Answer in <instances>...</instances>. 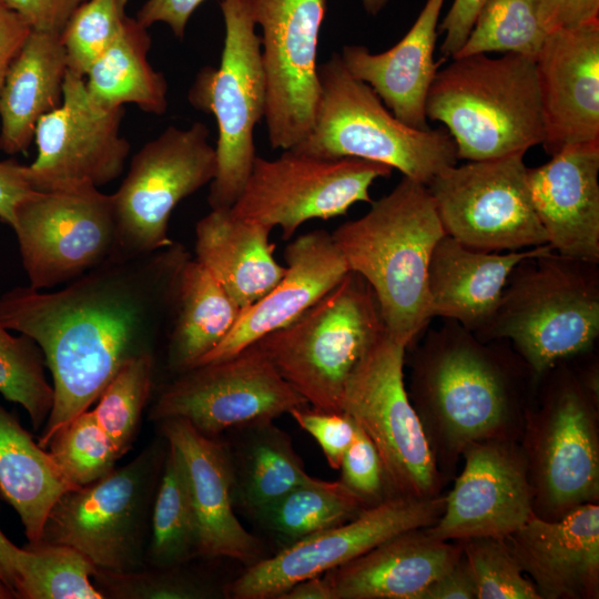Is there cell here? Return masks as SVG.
<instances>
[{
    "label": "cell",
    "instance_id": "cell-13",
    "mask_svg": "<svg viewBox=\"0 0 599 599\" xmlns=\"http://www.w3.org/2000/svg\"><path fill=\"white\" fill-rule=\"evenodd\" d=\"M524 152L469 161L427 185L445 233L473 250L510 252L548 244L528 185Z\"/></svg>",
    "mask_w": 599,
    "mask_h": 599
},
{
    "label": "cell",
    "instance_id": "cell-20",
    "mask_svg": "<svg viewBox=\"0 0 599 599\" xmlns=\"http://www.w3.org/2000/svg\"><path fill=\"white\" fill-rule=\"evenodd\" d=\"M444 509L426 530L440 540L506 538L534 514L532 489L521 446L515 437L473 443Z\"/></svg>",
    "mask_w": 599,
    "mask_h": 599
},
{
    "label": "cell",
    "instance_id": "cell-54",
    "mask_svg": "<svg viewBox=\"0 0 599 599\" xmlns=\"http://www.w3.org/2000/svg\"><path fill=\"white\" fill-rule=\"evenodd\" d=\"M277 599H333L332 589L324 575L301 580Z\"/></svg>",
    "mask_w": 599,
    "mask_h": 599
},
{
    "label": "cell",
    "instance_id": "cell-28",
    "mask_svg": "<svg viewBox=\"0 0 599 599\" xmlns=\"http://www.w3.org/2000/svg\"><path fill=\"white\" fill-rule=\"evenodd\" d=\"M550 248L545 244L506 253L483 252L445 234L434 247L428 267L432 317L456 321L479 336L490 324L514 267Z\"/></svg>",
    "mask_w": 599,
    "mask_h": 599
},
{
    "label": "cell",
    "instance_id": "cell-19",
    "mask_svg": "<svg viewBox=\"0 0 599 599\" xmlns=\"http://www.w3.org/2000/svg\"><path fill=\"white\" fill-rule=\"evenodd\" d=\"M124 106L103 109L88 94L84 78L68 70L62 103L35 128L37 158L27 165L37 191L100 187L118 179L131 145L121 135Z\"/></svg>",
    "mask_w": 599,
    "mask_h": 599
},
{
    "label": "cell",
    "instance_id": "cell-38",
    "mask_svg": "<svg viewBox=\"0 0 599 599\" xmlns=\"http://www.w3.org/2000/svg\"><path fill=\"white\" fill-rule=\"evenodd\" d=\"M539 0H486L454 55L504 52L536 59L548 33L538 17Z\"/></svg>",
    "mask_w": 599,
    "mask_h": 599
},
{
    "label": "cell",
    "instance_id": "cell-51",
    "mask_svg": "<svg viewBox=\"0 0 599 599\" xmlns=\"http://www.w3.org/2000/svg\"><path fill=\"white\" fill-rule=\"evenodd\" d=\"M33 191L28 166L16 160L0 161V221L11 226L18 204Z\"/></svg>",
    "mask_w": 599,
    "mask_h": 599
},
{
    "label": "cell",
    "instance_id": "cell-17",
    "mask_svg": "<svg viewBox=\"0 0 599 599\" xmlns=\"http://www.w3.org/2000/svg\"><path fill=\"white\" fill-rule=\"evenodd\" d=\"M444 501L443 495L389 497L344 524L301 539L246 567L223 587V595L231 599H277L296 582L322 576L395 535L434 525L443 512Z\"/></svg>",
    "mask_w": 599,
    "mask_h": 599
},
{
    "label": "cell",
    "instance_id": "cell-7",
    "mask_svg": "<svg viewBox=\"0 0 599 599\" xmlns=\"http://www.w3.org/2000/svg\"><path fill=\"white\" fill-rule=\"evenodd\" d=\"M524 439L534 514L558 519L599 499L598 397L561 362L537 380Z\"/></svg>",
    "mask_w": 599,
    "mask_h": 599
},
{
    "label": "cell",
    "instance_id": "cell-14",
    "mask_svg": "<svg viewBox=\"0 0 599 599\" xmlns=\"http://www.w3.org/2000/svg\"><path fill=\"white\" fill-rule=\"evenodd\" d=\"M388 165L355 158L321 159L284 150L274 159L256 155L231 207L243 220L280 226L290 240L306 221L344 215L357 202L372 203L369 189L390 176Z\"/></svg>",
    "mask_w": 599,
    "mask_h": 599
},
{
    "label": "cell",
    "instance_id": "cell-31",
    "mask_svg": "<svg viewBox=\"0 0 599 599\" xmlns=\"http://www.w3.org/2000/svg\"><path fill=\"white\" fill-rule=\"evenodd\" d=\"M225 441L234 506L253 518L295 486L308 480L290 435L273 420L232 428Z\"/></svg>",
    "mask_w": 599,
    "mask_h": 599
},
{
    "label": "cell",
    "instance_id": "cell-37",
    "mask_svg": "<svg viewBox=\"0 0 599 599\" xmlns=\"http://www.w3.org/2000/svg\"><path fill=\"white\" fill-rule=\"evenodd\" d=\"M97 568L67 546L29 544L17 562V595L23 599H101L90 580Z\"/></svg>",
    "mask_w": 599,
    "mask_h": 599
},
{
    "label": "cell",
    "instance_id": "cell-57",
    "mask_svg": "<svg viewBox=\"0 0 599 599\" xmlns=\"http://www.w3.org/2000/svg\"><path fill=\"white\" fill-rule=\"evenodd\" d=\"M17 598L16 593L0 579V599Z\"/></svg>",
    "mask_w": 599,
    "mask_h": 599
},
{
    "label": "cell",
    "instance_id": "cell-34",
    "mask_svg": "<svg viewBox=\"0 0 599 599\" xmlns=\"http://www.w3.org/2000/svg\"><path fill=\"white\" fill-rule=\"evenodd\" d=\"M150 48L148 28L129 17L121 34L84 77L91 100L103 109L132 103L143 112L164 114L167 82L164 74L150 64Z\"/></svg>",
    "mask_w": 599,
    "mask_h": 599
},
{
    "label": "cell",
    "instance_id": "cell-3",
    "mask_svg": "<svg viewBox=\"0 0 599 599\" xmlns=\"http://www.w3.org/2000/svg\"><path fill=\"white\" fill-rule=\"evenodd\" d=\"M445 234L427 186L407 176L331 234L348 270L372 288L385 329L407 349L433 319L428 267Z\"/></svg>",
    "mask_w": 599,
    "mask_h": 599
},
{
    "label": "cell",
    "instance_id": "cell-49",
    "mask_svg": "<svg viewBox=\"0 0 599 599\" xmlns=\"http://www.w3.org/2000/svg\"><path fill=\"white\" fill-rule=\"evenodd\" d=\"M205 0H146L136 12L135 19L149 28L154 23L167 24L173 34L182 40L193 12Z\"/></svg>",
    "mask_w": 599,
    "mask_h": 599
},
{
    "label": "cell",
    "instance_id": "cell-29",
    "mask_svg": "<svg viewBox=\"0 0 599 599\" xmlns=\"http://www.w3.org/2000/svg\"><path fill=\"white\" fill-rule=\"evenodd\" d=\"M272 229L215 209L195 226V253L200 262L232 300L246 308L262 298L285 273L268 242Z\"/></svg>",
    "mask_w": 599,
    "mask_h": 599
},
{
    "label": "cell",
    "instance_id": "cell-22",
    "mask_svg": "<svg viewBox=\"0 0 599 599\" xmlns=\"http://www.w3.org/2000/svg\"><path fill=\"white\" fill-rule=\"evenodd\" d=\"M504 539L540 599L598 598V502L552 520L532 514Z\"/></svg>",
    "mask_w": 599,
    "mask_h": 599
},
{
    "label": "cell",
    "instance_id": "cell-2",
    "mask_svg": "<svg viewBox=\"0 0 599 599\" xmlns=\"http://www.w3.org/2000/svg\"><path fill=\"white\" fill-rule=\"evenodd\" d=\"M537 380L506 339L483 341L447 318L424 332L410 359L408 396L441 474L473 443L514 437Z\"/></svg>",
    "mask_w": 599,
    "mask_h": 599
},
{
    "label": "cell",
    "instance_id": "cell-6",
    "mask_svg": "<svg viewBox=\"0 0 599 599\" xmlns=\"http://www.w3.org/2000/svg\"><path fill=\"white\" fill-rule=\"evenodd\" d=\"M317 72L319 97L312 130L290 150L382 163L426 186L457 163L447 130H418L399 121L368 84L346 70L339 53L319 64Z\"/></svg>",
    "mask_w": 599,
    "mask_h": 599
},
{
    "label": "cell",
    "instance_id": "cell-44",
    "mask_svg": "<svg viewBox=\"0 0 599 599\" xmlns=\"http://www.w3.org/2000/svg\"><path fill=\"white\" fill-rule=\"evenodd\" d=\"M180 567L159 568L158 572L126 575L97 572L112 593L139 599H204L215 597L209 585L179 571Z\"/></svg>",
    "mask_w": 599,
    "mask_h": 599
},
{
    "label": "cell",
    "instance_id": "cell-1",
    "mask_svg": "<svg viewBox=\"0 0 599 599\" xmlns=\"http://www.w3.org/2000/svg\"><path fill=\"white\" fill-rule=\"evenodd\" d=\"M185 247L110 256L58 291L17 286L0 295V321L32 338L50 369L53 405L39 445L98 400L128 362L153 356L167 336Z\"/></svg>",
    "mask_w": 599,
    "mask_h": 599
},
{
    "label": "cell",
    "instance_id": "cell-15",
    "mask_svg": "<svg viewBox=\"0 0 599 599\" xmlns=\"http://www.w3.org/2000/svg\"><path fill=\"white\" fill-rule=\"evenodd\" d=\"M29 286L68 284L109 258L116 242L112 194L93 185L33 191L10 226Z\"/></svg>",
    "mask_w": 599,
    "mask_h": 599
},
{
    "label": "cell",
    "instance_id": "cell-53",
    "mask_svg": "<svg viewBox=\"0 0 599 599\" xmlns=\"http://www.w3.org/2000/svg\"><path fill=\"white\" fill-rule=\"evenodd\" d=\"M419 599H476L475 583L463 554L451 568L424 589Z\"/></svg>",
    "mask_w": 599,
    "mask_h": 599
},
{
    "label": "cell",
    "instance_id": "cell-11",
    "mask_svg": "<svg viewBox=\"0 0 599 599\" xmlns=\"http://www.w3.org/2000/svg\"><path fill=\"white\" fill-rule=\"evenodd\" d=\"M406 351L384 329L349 374L342 412L375 445L390 497L430 498L444 477L405 386Z\"/></svg>",
    "mask_w": 599,
    "mask_h": 599
},
{
    "label": "cell",
    "instance_id": "cell-50",
    "mask_svg": "<svg viewBox=\"0 0 599 599\" xmlns=\"http://www.w3.org/2000/svg\"><path fill=\"white\" fill-rule=\"evenodd\" d=\"M486 0H455L439 29L445 32L440 51L454 57L466 42L477 14Z\"/></svg>",
    "mask_w": 599,
    "mask_h": 599
},
{
    "label": "cell",
    "instance_id": "cell-42",
    "mask_svg": "<svg viewBox=\"0 0 599 599\" xmlns=\"http://www.w3.org/2000/svg\"><path fill=\"white\" fill-rule=\"evenodd\" d=\"M128 3L129 0H87L75 9L60 34L69 71L85 77L124 29Z\"/></svg>",
    "mask_w": 599,
    "mask_h": 599
},
{
    "label": "cell",
    "instance_id": "cell-43",
    "mask_svg": "<svg viewBox=\"0 0 599 599\" xmlns=\"http://www.w3.org/2000/svg\"><path fill=\"white\" fill-rule=\"evenodd\" d=\"M470 570L476 599H540L504 538L458 540Z\"/></svg>",
    "mask_w": 599,
    "mask_h": 599
},
{
    "label": "cell",
    "instance_id": "cell-45",
    "mask_svg": "<svg viewBox=\"0 0 599 599\" xmlns=\"http://www.w3.org/2000/svg\"><path fill=\"white\" fill-rule=\"evenodd\" d=\"M339 469V480L366 506L377 505L390 497L378 451L359 427Z\"/></svg>",
    "mask_w": 599,
    "mask_h": 599
},
{
    "label": "cell",
    "instance_id": "cell-4",
    "mask_svg": "<svg viewBox=\"0 0 599 599\" xmlns=\"http://www.w3.org/2000/svg\"><path fill=\"white\" fill-rule=\"evenodd\" d=\"M599 336V263L552 248L511 271L483 341L506 339L539 378L593 349Z\"/></svg>",
    "mask_w": 599,
    "mask_h": 599
},
{
    "label": "cell",
    "instance_id": "cell-8",
    "mask_svg": "<svg viewBox=\"0 0 599 599\" xmlns=\"http://www.w3.org/2000/svg\"><path fill=\"white\" fill-rule=\"evenodd\" d=\"M384 329L372 288L349 271L297 319L253 344L308 405L342 412L349 374Z\"/></svg>",
    "mask_w": 599,
    "mask_h": 599
},
{
    "label": "cell",
    "instance_id": "cell-47",
    "mask_svg": "<svg viewBox=\"0 0 599 599\" xmlns=\"http://www.w3.org/2000/svg\"><path fill=\"white\" fill-rule=\"evenodd\" d=\"M31 30L60 35L75 9L87 0H1Z\"/></svg>",
    "mask_w": 599,
    "mask_h": 599
},
{
    "label": "cell",
    "instance_id": "cell-21",
    "mask_svg": "<svg viewBox=\"0 0 599 599\" xmlns=\"http://www.w3.org/2000/svg\"><path fill=\"white\" fill-rule=\"evenodd\" d=\"M535 65L547 153L599 142V22L548 33Z\"/></svg>",
    "mask_w": 599,
    "mask_h": 599
},
{
    "label": "cell",
    "instance_id": "cell-36",
    "mask_svg": "<svg viewBox=\"0 0 599 599\" xmlns=\"http://www.w3.org/2000/svg\"><path fill=\"white\" fill-rule=\"evenodd\" d=\"M150 524L146 559L156 569L180 567L199 556V526L186 466L177 448L170 443Z\"/></svg>",
    "mask_w": 599,
    "mask_h": 599
},
{
    "label": "cell",
    "instance_id": "cell-10",
    "mask_svg": "<svg viewBox=\"0 0 599 599\" xmlns=\"http://www.w3.org/2000/svg\"><path fill=\"white\" fill-rule=\"evenodd\" d=\"M220 7L225 26L220 65L201 69L189 91L190 103L213 114L217 124V170L207 195L211 210L230 209L240 196L256 158L254 130L265 115L267 99L251 0H221Z\"/></svg>",
    "mask_w": 599,
    "mask_h": 599
},
{
    "label": "cell",
    "instance_id": "cell-5",
    "mask_svg": "<svg viewBox=\"0 0 599 599\" xmlns=\"http://www.w3.org/2000/svg\"><path fill=\"white\" fill-rule=\"evenodd\" d=\"M441 122L457 158L484 161L542 144L544 122L535 60L505 53L453 58L438 70L425 105Z\"/></svg>",
    "mask_w": 599,
    "mask_h": 599
},
{
    "label": "cell",
    "instance_id": "cell-25",
    "mask_svg": "<svg viewBox=\"0 0 599 599\" xmlns=\"http://www.w3.org/2000/svg\"><path fill=\"white\" fill-rule=\"evenodd\" d=\"M160 423L164 438L177 448L186 466L199 526V556L225 557L246 567L267 557L262 540L234 512L225 441L201 434L181 418Z\"/></svg>",
    "mask_w": 599,
    "mask_h": 599
},
{
    "label": "cell",
    "instance_id": "cell-52",
    "mask_svg": "<svg viewBox=\"0 0 599 599\" xmlns=\"http://www.w3.org/2000/svg\"><path fill=\"white\" fill-rule=\"evenodd\" d=\"M30 32L26 20L0 0V91Z\"/></svg>",
    "mask_w": 599,
    "mask_h": 599
},
{
    "label": "cell",
    "instance_id": "cell-46",
    "mask_svg": "<svg viewBox=\"0 0 599 599\" xmlns=\"http://www.w3.org/2000/svg\"><path fill=\"white\" fill-rule=\"evenodd\" d=\"M288 414L318 443L328 465L339 469L342 459L357 433L358 427L353 418L344 412L307 406L294 408Z\"/></svg>",
    "mask_w": 599,
    "mask_h": 599
},
{
    "label": "cell",
    "instance_id": "cell-12",
    "mask_svg": "<svg viewBox=\"0 0 599 599\" xmlns=\"http://www.w3.org/2000/svg\"><path fill=\"white\" fill-rule=\"evenodd\" d=\"M215 148L209 129L169 126L132 158L129 171L112 194L116 222L114 256L133 257L172 244L169 221L176 205L215 177ZM111 255V256H112Z\"/></svg>",
    "mask_w": 599,
    "mask_h": 599
},
{
    "label": "cell",
    "instance_id": "cell-27",
    "mask_svg": "<svg viewBox=\"0 0 599 599\" xmlns=\"http://www.w3.org/2000/svg\"><path fill=\"white\" fill-rule=\"evenodd\" d=\"M443 3L427 0L408 32L384 52L352 44L339 54L355 79L368 84L399 121L418 130L429 129L425 105L439 65L434 51Z\"/></svg>",
    "mask_w": 599,
    "mask_h": 599
},
{
    "label": "cell",
    "instance_id": "cell-18",
    "mask_svg": "<svg viewBox=\"0 0 599 599\" xmlns=\"http://www.w3.org/2000/svg\"><path fill=\"white\" fill-rule=\"evenodd\" d=\"M251 9L262 30L268 141L273 150H290L314 123L318 39L327 0H251Z\"/></svg>",
    "mask_w": 599,
    "mask_h": 599
},
{
    "label": "cell",
    "instance_id": "cell-35",
    "mask_svg": "<svg viewBox=\"0 0 599 599\" xmlns=\"http://www.w3.org/2000/svg\"><path fill=\"white\" fill-rule=\"evenodd\" d=\"M366 504L341 480L311 477L263 509L254 519L281 548L355 518Z\"/></svg>",
    "mask_w": 599,
    "mask_h": 599
},
{
    "label": "cell",
    "instance_id": "cell-48",
    "mask_svg": "<svg viewBox=\"0 0 599 599\" xmlns=\"http://www.w3.org/2000/svg\"><path fill=\"white\" fill-rule=\"evenodd\" d=\"M538 17L547 33L599 22V0H539Z\"/></svg>",
    "mask_w": 599,
    "mask_h": 599
},
{
    "label": "cell",
    "instance_id": "cell-23",
    "mask_svg": "<svg viewBox=\"0 0 599 599\" xmlns=\"http://www.w3.org/2000/svg\"><path fill=\"white\" fill-rule=\"evenodd\" d=\"M527 177L552 250L599 263V142L567 145Z\"/></svg>",
    "mask_w": 599,
    "mask_h": 599
},
{
    "label": "cell",
    "instance_id": "cell-55",
    "mask_svg": "<svg viewBox=\"0 0 599 599\" xmlns=\"http://www.w3.org/2000/svg\"><path fill=\"white\" fill-rule=\"evenodd\" d=\"M20 552L21 548L8 539L0 529V579L16 593L17 598V562Z\"/></svg>",
    "mask_w": 599,
    "mask_h": 599
},
{
    "label": "cell",
    "instance_id": "cell-30",
    "mask_svg": "<svg viewBox=\"0 0 599 599\" xmlns=\"http://www.w3.org/2000/svg\"><path fill=\"white\" fill-rule=\"evenodd\" d=\"M68 72L60 35L31 30L0 91V150L26 152L39 120L63 100Z\"/></svg>",
    "mask_w": 599,
    "mask_h": 599
},
{
    "label": "cell",
    "instance_id": "cell-32",
    "mask_svg": "<svg viewBox=\"0 0 599 599\" xmlns=\"http://www.w3.org/2000/svg\"><path fill=\"white\" fill-rule=\"evenodd\" d=\"M242 308L196 260L182 266L166 336L167 367L180 374L194 366L230 333Z\"/></svg>",
    "mask_w": 599,
    "mask_h": 599
},
{
    "label": "cell",
    "instance_id": "cell-33",
    "mask_svg": "<svg viewBox=\"0 0 599 599\" xmlns=\"http://www.w3.org/2000/svg\"><path fill=\"white\" fill-rule=\"evenodd\" d=\"M73 488L50 454L0 405V493L19 515L29 544L39 542L50 509Z\"/></svg>",
    "mask_w": 599,
    "mask_h": 599
},
{
    "label": "cell",
    "instance_id": "cell-40",
    "mask_svg": "<svg viewBox=\"0 0 599 599\" xmlns=\"http://www.w3.org/2000/svg\"><path fill=\"white\" fill-rule=\"evenodd\" d=\"M47 448L62 476L75 488L108 475L121 457L89 409L60 427Z\"/></svg>",
    "mask_w": 599,
    "mask_h": 599
},
{
    "label": "cell",
    "instance_id": "cell-9",
    "mask_svg": "<svg viewBox=\"0 0 599 599\" xmlns=\"http://www.w3.org/2000/svg\"><path fill=\"white\" fill-rule=\"evenodd\" d=\"M166 450L151 447L99 480L63 493L39 542L72 548L100 572L142 571L146 524Z\"/></svg>",
    "mask_w": 599,
    "mask_h": 599
},
{
    "label": "cell",
    "instance_id": "cell-26",
    "mask_svg": "<svg viewBox=\"0 0 599 599\" xmlns=\"http://www.w3.org/2000/svg\"><path fill=\"white\" fill-rule=\"evenodd\" d=\"M426 528L395 535L325 572L333 599H419L463 554L458 541L437 539Z\"/></svg>",
    "mask_w": 599,
    "mask_h": 599
},
{
    "label": "cell",
    "instance_id": "cell-16",
    "mask_svg": "<svg viewBox=\"0 0 599 599\" xmlns=\"http://www.w3.org/2000/svg\"><path fill=\"white\" fill-rule=\"evenodd\" d=\"M308 403L252 344L237 354L177 374L151 409L158 422L181 418L207 437L260 420H274Z\"/></svg>",
    "mask_w": 599,
    "mask_h": 599
},
{
    "label": "cell",
    "instance_id": "cell-56",
    "mask_svg": "<svg viewBox=\"0 0 599 599\" xmlns=\"http://www.w3.org/2000/svg\"><path fill=\"white\" fill-rule=\"evenodd\" d=\"M389 0H362L363 7L368 14L376 16Z\"/></svg>",
    "mask_w": 599,
    "mask_h": 599
},
{
    "label": "cell",
    "instance_id": "cell-41",
    "mask_svg": "<svg viewBox=\"0 0 599 599\" xmlns=\"http://www.w3.org/2000/svg\"><path fill=\"white\" fill-rule=\"evenodd\" d=\"M154 366L153 356H141L125 363L104 387L92 409L98 424L121 456L130 449L135 437L152 389Z\"/></svg>",
    "mask_w": 599,
    "mask_h": 599
},
{
    "label": "cell",
    "instance_id": "cell-24",
    "mask_svg": "<svg viewBox=\"0 0 599 599\" xmlns=\"http://www.w3.org/2000/svg\"><path fill=\"white\" fill-rule=\"evenodd\" d=\"M284 256L287 265L282 278L242 311L230 333L197 365L231 357L294 322L349 272L332 235L323 230L297 236L286 246Z\"/></svg>",
    "mask_w": 599,
    "mask_h": 599
},
{
    "label": "cell",
    "instance_id": "cell-39",
    "mask_svg": "<svg viewBox=\"0 0 599 599\" xmlns=\"http://www.w3.org/2000/svg\"><path fill=\"white\" fill-rule=\"evenodd\" d=\"M0 321V394L20 404L34 429L48 419L53 405V387L44 374V356L29 336L9 333Z\"/></svg>",
    "mask_w": 599,
    "mask_h": 599
}]
</instances>
